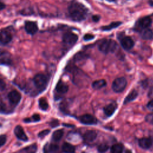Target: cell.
I'll list each match as a JSON object with an SVG mask.
<instances>
[{
    "label": "cell",
    "mask_w": 153,
    "mask_h": 153,
    "mask_svg": "<svg viewBox=\"0 0 153 153\" xmlns=\"http://www.w3.org/2000/svg\"><path fill=\"white\" fill-rule=\"evenodd\" d=\"M70 17L75 22H81L85 20L88 14V9L82 4L74 2L68 7Z\"/></svg>",
    "instance_id": "6da1fadb"
},
{
    "label": "cell",
    "mask_w": 153,
    "mask_h": 153,
    "mask_svg": "<svg viewBox=\"0 0 153 153\" xmlns=\"http://www.w3.org/2000/svg\"><path fill=\"white\" fill-rule=\"evenodd\" d=\"M117 42L110 39H103L99 45V50L105 53L108 54L109 53H114L117 48Z\"/></svg>",
    "instance_id": "7a4b0ae2"
},
{
    "label": "cell",
    "mask_w": 153,
    "mask_h": 153,
    "mask_svg": "<svg viewBox=\"0 0 153 153\" xmlns=\"http://www.w3.org/2000/svg\"><path fill=\"white\" fill-rule=\"evenodd\" d=\"M33 82L36 88L39 91H44L48 84V78L42 74H38L33 78Z\"/></svg>",
    "instance_id": "3957f363"
},
{
    "label": "cell",
    "mask_w": 153,
    "mask_h": 153,
    "mask_svg": "<svg viewBox=\"0 0 153 153\" xmlns=\"http://www.w3.org/2000/svg\"><path fill=\"white\" fill-rule=\"evenodd\" d=\"M127 85V80L124 77L116 78L112 82V88L114 91L116 93L122 92Z\"/></svg>",
    "instance_id": "277c9868"
},
{
    "label": "cell",
    "mask_w": 153,
    "mask_h": 153,
    "mask_svg": "<svg viewBox=\"0 0 153 153\" xmlns=\"http://www.w3.org/2000/svg\"><path fill=\"white\" fill-rule=\"evenodd\" d=\"M120 40L121 45L126 50H131L134 45V42L132 39V38L128 36H123L120 38Z\"/></svg>",
    "instance_id": "5b68a950"
},
{
    "label": "cell",
    "mask_w": 153,
    "mask_h": 153,
    "mask_svg": "<svg viewBox=\"0 0 153 153\" xmlns=\"http://www.w3.org/2000/svg\"><path fill=\"white\" fill-rule=\"evenodd\" d=\"M78 35L71 32L65 33L63 36V41L64 43L69 45L74 44L78 40Z\"/></svg>",
    "instance_id": "8992f818"
},
{
    "label": "cell",
    "mask_w": 153,
    "mask_h": 153,
    "mask_svg": "<svg viewBox=\"0 0 153 153\" xmlns=\"http://www.w3.org/2000/svg\"><path fill=\"white\" fill-rule=\"evenodd\" d=\"M8 98L11 104L16 105L20 102L22 98V95L18 91L14 90L8 93Z\"/></svg>",
    "instance_id": "52a82bcc"
},
{
    "label": "cell",
    "mask_w": 153,
    "mask_h": 153,
    "mask_svg": "<svg viewBox=\"0 0 153 153\" xmlns=\"http://www.w3.org/2000/svg\"><path fill=\"white\" fill-rule=\"evenodd\" d=\"M25 28L26 31L30 35L35 34L38 30L36 23L31 21H27L25 22Z\"/></svg>",
    "instance_id": "ba28073f"
},
{
    "label": "cell",
    "mask_w": 153,
    "mask_h": 153,
    "mask_svg": "<svg viewBox=\"0 0 153 153\" xmlns=\"http://www.w3.org/2000/svg\"><path fill=\"white\" fill-rule=\"evenodd\" d=\"M79 121L81 123L84 124H95L97 123L96 118L90 114H84L81 115L79 118Z\"/></svg>",
    "instance_id": "9c48e42d"
},
{
    "label": "cell",
    "mask_w": 153,
    "mask_h": 153,
    "mask_svg": "<svg viewBox=\"0 0 153 153\" xmlns=\"http://www.w3.org/2000/svg\"><path fill=\"white\" fill-rule=\"evenodd\" d=\"M13 38L12 34L7 29H4L0 32V42L4 44L9 43Z\"/></svg>",
    "instance_id": "30bf717a"
},
{
    "label": "cell",
    "mask_w": 153,
    "mask_h": 153,
    "mask_svg": "<svg viewBox=\"0 0 153 153\" xmlns=\"http://www.w3.org/2000/svg\"><path fill=\"white\" fill-rule=\"evenodd\" d=\"M14 133L19 139L22 140L23 141H27L28 140L27 136H26L22 126H17L14 130Z\"/></svg>",
    "instance_id": "8fae6325"
},
{
    "label": "cell",
    "mask_w": 153,
    "mask_h": 153,
    "mask_svg": "<svg viewBox=\"0 0 153 153\" xmlns=\"http://www.w3.org/2000/svg\"><path fill=\"white\" fill-rule=\"evenodd\" d=\"M139 145L143 149H149L153 145V140L149 137H143L139 139Z\"/></svg>",
    "instance_id": "7c38bea8"
},
{
    "label": "cell",
    "mask_w": 153,
    "mask_h": 153,
    "mask_svg": "<svg viewBox=\"0 0 153 153\" xmlns=\"http://www.w3.org/2000/svg\"><path fill=\"white\" fill-rule=\"evenodd\" d=\"M152 23V19L146 16L144 17L141 18L139 22H137V25L140 27L142 29H145L148 28Z\"/></svg>",
    "instance_id": "4fadbf2b"
},
{
    "label": "cell",
    "mask_w": 153,
    "mask_h": 153,
    "mask_svg": "<svg viewBox=\"0 0 153 153\" xmlns=\"http://www.w3.org/2000/svg\"><path fill=\"white\" fill-rule=\"evenodd\" d=\"M117 105L115 102L111 103L110 104L106 105L103 108V111H104L105 114L107 117L111 116L114 113V112L115 111V110L117 109Z\"/></svg>",
    "instance_id": "5bb4252c"
},
{
    "label": "cell",
    "mask_w": 153,
    "mask_h": 153,
    "mask_svg": "<svg viewBox=\"0 0 153 153\" xmlns=\"http://www.w3.org/2000/svg\"><path fill=\"white\" fill-rule=\"evenodd\" d=\"M96 137H97V133L94 130L87 131L83 135L84 140L87 142H90L94 140Z\"/></svg>",
    "instance_id": "9a60e30c"
},
{
    "label": "cell",
    "mask_w": 153,
    "mask_h": 153,
    "mask_svg": "<svg viewBox=\"0 0 153 153\" xmlns=\"http://www.w3.org/2000/svg\"><path fill=\"white\" fill-rule=\"evenodd\" d=\"M68 90V86L62 81H59L56 86V91L59 94H64L66 93Z\"/></svg>",
    "instance_id": "2e32d148"
},
{
    "label": "cell",
    "mask_w": 153,
    "mask_h": 153,
    "mask_svg": "<svg viewBox=\"0 0 153 153\" xmlns=\"http://www.w3.org/2000/svg\"><path fill=\"white\" fill-rule=\"evenodd\" d=\"M58 149H59V146L56 144L47 143L46 145H45L44 147L43 152L44 153H51L57 151Z\"/></svg>",
    "instance_id": "e0dca14e"
},
{
    "label": "cell",
    "mask_w": 153,
    "mask_h": 153,
    "mask_svg": "<svg viewBox=\"0 0 153 153\" xmlns=\"http://www.w3.org/2000/svg\"><path fill=\"white\" fill-rule=\"evenodd\" d=\"M141 37L143 39L149 40L153 38V32L151 29L147 28L145 29L141 33Z\"/></svg>",
    "instance_id": "ac0fdd59"
},
{
    "label": "cell",
    "mask_w": 153,
    "mask_h": 153,
    "mask_svg": "<svg viewBox=\"0 0 153 153\" xmlns=\"http://www.w3.org/2000/svg\"><path fill=\"white\" fill-rule=\"evenodd\" d=\"M137 95H138V93H137V91L136 90H132L128 94V96L125 98L124 101V103L126 104V103H128L134 100L137 97Z\"/></svg>",
    "instance_id": "d6986e66"
},
{
    "label": "cell",
    "mask_w": 153,
    "mask_h": 153,
    "mask_svg": "<svg viewBox=\"0 0 153 153\" xmlns=\"http://www.w3.org/2000/svg\"><path fill=\"white\" fill-rule=\"evenodd\" d=\"M62 151L65 153H74L75 148L72 145L69 143H64L62 146Z\"/></svg>",
    "instance_id": "ffe728a7"
},
{
    "label": "cell",
    "mask_w": 153,
    "mask_h": 153,
    "mask_svg": "<svg viewBox=\"0 0 153 153\" xmlns=\"http://www.w3.org/2000/svg\"><path fill=\"white\" fill-rule=\"evenodd\" d=\"M106 84V82L105 79H101L99 80L95 81L92 84V87L94 89H100L104 86H105Z\"/></svg>",
    "instance_id": "44dd1931"
},
{
    "label": "cell",
    "mask_w": 153,
    "mask_h": 153,
    "mask_svg": "<svg viewBox=\"0 0 153 153\" xmlns=\"http://www.w3.org/2000/svg\"><path fill=\"white\" fill-rule=\"evenodd\" d=\"M121 25V22H112L111 23H110L109 25L107 26H104L103 27H102V30H105V31H108V30H112L114 28H116L117 27H118L120 25Z\"/></svg>",
    "instance_id": "7402d4cb"
},
{
    "label": "cell",
    "mask_w": 153,
    "mask_h": 153,
    "mask_svg": "<svg viewBox=\"0 0 153 153\" xmlns=\"http://www.w3.org/2000/svg\"><path fill=\"white\" fill-rule=\"evenodd\" d=\"M123 145L121 143H116L111 148V153H123Z\"/></svg>",
    "instance_id": "603a6c76"
},
{
    "label": "cell",
    "mask_w": 153,
    "mask_h": 153,
    "mask_svg": "<svg viewBox=\"0 0 153 153\" xmlns=\"http://www.w3.org/2000/svg\"><path fill=\"white\" fill-rule=\"evenodd\" d=\"M63 135V130H61V129L57 130L53 133L52 139L54 141L57 142L62 139Z\"/></svg>",
    "instance_id": "cb8c5ba5"
},
{
    "label": "cell",
    "mask_w": 153,
    "mask_h": 153,
    "mask_svg": "<svg viewBox=\"0 0 153 153\" xmlns=\"http://www.w3.org/2000/svg\"><path fill=\"white\" fill-rule=\"evenodd\" d=\"M37 151V146L35 143L30 145L29 146L23 149L22 151L24 153H36Z\"/></svg>",
    "instance_id": "d4e9b609"
},
{
    "label": "cell",
    "mask_w": 153,
    "mask_h": 153,
    "mask_svg": "<svg viewBox=\"0 0 153 153\" xmlns=\"http://www.w3.org/2000/svg\"><path fill=\"white\" fill-rule=\"evenodd\" d=\"M39 108L44 111H45L48 109V102L47 101V100L44 98V97H41L39 99Z\"/></svg>",
    "instance_id": "484cf974"
},
{
    "label": "cell",
    "mask_w": 153,
    "mask_h": 153,
    "mask_svg": "<svg viewBox=\"0 0 153 153\" xmlns=\"http://www.w3.org/2000/svg\"><path fill=\"white\" fill-rule=\"evenodd\" d=\"M87 55L83 53H77L75 57H74V59L75 61L76 62H79V61H81L83 60H85L87 58Z\"/></svg>",
    "instance_id": "4316f807"
},
{
    "label": "cell",
    "mask_w": 153,
    "mask_h": 153,
    "mask_svg": "<svg viewBox=\"0 0 153 153\" xmlns=\"http://www.w3.org/2000/svg\"><path fill=\"white\" fill-rule=\"evenodd\" d=\"M108 148L109 146L108 145L105 143H102L98 146L97 150L100 153H104L108 149Z\"/></svg>",
    "instance_id": "83f0119b"
},
{
    "label": "cell",
    "mask_w": 153,
    "mask_h": 153,
    "mask_svg": "<svg viewBox=\"0 0 153 153\" xmlns=\"http://www.w3.org/2000/svg\"><path fill=\"white\" fill-rule=\"evenodd\" d=\"M145 120L147 123L153 125V113H151L148 114L145 117Z\"/></svg>",
    "instance_id": "f1b7e54d"
},
{
    "label": "cell",
    "mask_w": 153,
    "mask_h": 153,
    "mask_svg": "<svg viewBox=\"0 0 153 153\" xmlns=\"http://www.w3.org/2000/svg\"><path fill=\"white\" fill-rule=\"evenodd\" d=\"M11 61L10 59L7 58V57H4L2 58L1 59H0V64H2V65H10L11 64Z\"/></svg>",
    "instance_id": "f546056e"
},
{
    "label": "cell",
    "mask_w": 153,
    "mask_h": 153,
    "mask_svg": "<svg viewBox=\"0 0 153 153\" xmlns=\"http://www.w3.org/2000/svg\"><path fill=\"white\" fill-rule=\"evenodd\" d=\"M94 35H93L91 33H87V34L84 35L83 39L85 41H90V40L94 39Z\"/></svg>",
    "instance_id": "4dcf8cb0"
},
{
    "label": "cell",
    "mask_w": 153,
    "mask_h": 153,
    "mask_svg": "<svg viewBox=\"0 0 153 153\" xmlns=\"http://www.w3.org/2000/svg\"><path fill=\"white\" fill-rule=\"evenodd\" d=\"M7 140V137L4 134L0 135V147L4 145Z\"/></svg>",
    "instance_id": "1f68e13d"
},
{
    "label": "cell",
    "mask_w": 153,
    "mask_h": 153,
    "mask_svg": "<svg viewBox=\"0 0 153 153\" xmlns=\"http://www.w3.org/2000/svg\"><path fill=\"white\" fill-rule=\"evenodd\" d=\"M50 132V130H42L41 131V132L39 133L38 134V136L39 137H44L47 134H48Z\"/></svg>",
    "instance_id": "d6a6232c"
},
{
    "label": "cell",
    "mask_w": 153,
    "mask_h": 153,
    "mask_svg": "<svg viewBox=\"0 0 153 153\" xmlns=\"http://www.w3.org/2000/svg\"><path fill=\"white\" fill-rule=\"evenodd\" d=\"M6 87V84L5 82V81L1 78H0V91H3Z\"/></svg>",
    "instance_id": "836d02e7"
},
{
    "label": "cell",
    "mask_w": 153,
    "mask_h": 153,
    "mask_svg": "<svg viewBox=\"0 0 153 153\" xmlns=\"http://www.w3.org/2000/svg\"><path fill=\"white\" fill-rule=\"evenodd\" d=\"M147 108L149 110L153 111V99L150 100L147 104Z\"/></svg>",
    "instance_id": "e575fe53"
},
{
    "label": "cell",
    "mask_w": 153,
    "mask_h": 153,
    "mask_svg": "<svg viewBox=\"0 0 153 153\" xmlns=\"http://www.w3.org/2000/svg\"><path fill=\"white\" fill-rule=\"evenodd\" d=\"M5 112H7V108L4 104L0 103V113H5Z\"/></svg>",
    "instance_id": "d590c367"
},
{
    "label": "cell",
    "mask_w": 153,
    "mask_h": 153,
    "mask_svg": "<svg viewBox=\"0 0 153 153\" xmlns=\"http://www.w3.org/2000/svg\"><path fill=\"white\" fill-rule=\"evenodd\" d=\"M59 125V121L57 120H53V121H51L50 123V126L52 127H55Z\"/></svg>",
    "instance_id": "8d00e7d4"
},
{
    "label": "cell",
    "mask_w": 153,
    "mask_h": 153,
    "mask_svg": "<svg viewBox=\"0 0 153 153\" xmlns=\"http://www.w3.org/2000/svg\"><path fill=\"white\" fill-rule=\"evenodd\" d=\"M32 118L33 121H38L40 120V116H39V115L36 114H34L32 115Z\"/></svg>",
    "instance_id": "74e56055"
},
{
    "label": "cell",
    "mask_w": 153,
    "mask_h": 153,
    "mask_svg": "<svg viewBox=\"0 0 153 153\" xmlns=\"http://www.w3.org/2000/svg\"><path fill=\"white\" fill-rule=\"evenodd\" d=\"M148 96L149 98L153 99V86H152V87L149 88V91H148Z\"/></svg>",
    "instance_id": "f35d334b"
},
{
    "label": "cell",
    "mask_w": 153,
    "mask_h": 153,
    "mask_svg": "<svg viewBox=\"0 0 153 153\" xmlns=\"http://www.w3.org/2000/svg\"><path fill=\"white\" fill-rule=\"evenodd\" d=\"M99 19H100V17L98 15H94L93 16H92V20L94 22H98L99 20Z\"/></svg>",
    "instance_id": "ab89813d"
},
{
    "label": "cell",
    "mask_w": 153,
    "mask_h": 153,
    "mask_svg": "<svg viewBox=\"0 0 153 153\" xmlns=\"http://www.w3.org/2000/svg\"><path fill=\"white\" fill-rule=\"evenodd\" d=\"M4 8H5V5L3 3L0 2V10H2Z\"/></svg>",
    "instance_id": "60d3db41"
},
{
    "label": "cell",
    "mask_w": 153,
    "mask_h": 153,
    "mask_svg": "<svg viewBox=\"0 0 153 153\" xmlns=\"http://www.w3.org/2000/svg\"><path fill=\"white\" fill-rule=\"evenodd\" d=\"M4 54H5V51H4L3 50H2V49L0 48V56H2V55Z\"/></svg>",
    "instance_id": "b9f144b4"
},
{
    "label": "cell",
    "mask_w": 153,
    "mask_h": 153,
    "mask_svg": "<svg viewBox=\"0 0 153 153\" xmlns=\"http://www.w3.org/2000/svg\"><path fill=\"white\" fill-rule=\"evenodd\" d=\"M125 153H132L131 151L129 149H127L126 151H125Z\"/></svg>",
    "instance_id": "7bdbcfd3"
},
{
    "label": "cell",
    "mask_w": 153,
    "mask_h": 153,
    "mask_svg": "<svg viewBox=\"0 0 153 153\" xmlns=\"http://www.w3.org/2000/svg\"><path fill=\"white\" fill-rule=\"evenodd\" d=\"M108 1H109V2H112V1H115V0H107Z\"/></svg>",
    "instance_id": "ee69618b"
}]
</instances>
